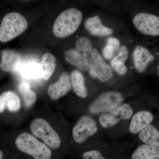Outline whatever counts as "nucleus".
Masks as SVG:
<instances>
[{
	"label": "nucleus",
	"instance_id": "f257e3e1",
	"mask_svg": "<svg viewBox=\"0 0 159 159\" xmlns=\"http://www.w3.org/2000/svg\"><path fill=\"white\" fill-rule=\"evenodd\" d=\"M82 12L76 8L65 10L57 16L53 27L56 37L63 38L74 34L78 29L81 21Z\"/></svg>",
	"mask_w": 159,
	"mask_h": 159
},
{
	"label": "nucleus",
	"instance_id": "f03ea898",
	"mask_svg": "<svg viewBox=\"0 0 159 159\" xmlns=\"http://www.w3.org/2000/svg\"><path fill=\"white\" fill-rule=\"evenodd\" d=\"M28 27V21L22 15L16 12L8 13L0 25V41H10L22 34Z\"/></svg>",
	"mask_w": 159,
	"mask_h": 159
},
{
	"label": "nucleus",
	"instance_id": "7ed1b4c3",
	"mask_svg": "<svg viewBox=\"0 0 159 159\" xmlns=\"http://www.w3.org/2000/svg\"><path fill=\"white\" fill-rule=\"evenodd\" d=\"M18 149L35 159H50L52 152L43 143L28 133H23L16 139Z\"/></svg>",
	"mask_w": 159,
	"mask_h": 159
},
{
	"label": "nucleus",
	"instance_id": "20e7f679",
	"mask_svg": "<svg viewBox=\"0 0 159 159\" xmlns=\"http://www.w3.org/2000/svg\"><path fill=\"white\" fill-rule=\"evenodd\" d=\"M30 129L34 136L42 140L50 148L57 149L60 146L61 140L59 135L45 119H34L30 124Z\"/></svg>",
	"mask_w": 159,
	"mask_h": 159
},
{
	"label": "nucleus",
	"instance_id": "39448f33",
	"mask_svg": "<svg viewBox=\"0 0 159 159\" xmlns=\"http://www.w3.org/2000/svg\"><path fill=\"white\" fill-rule=\"evenodd\" d=\"M89 73L93 79L105 82L113 76L112 69L106 62L98 50L93 48L89 57Z\"/></svg>",
	"mask_w": 159,
	"mask_h": 159
},
{
	"label": "nucleus",
	"instance_id": "423d86ee",
	"mask_svg": "<svg viewBox=\"0 0 159 159\" xmlns=\"http://www.w3.org/2000/svg\"><path fill=\"white\" fill-rule=\"evenodd\" d=\"M123 100L122 94L118 91L106 92L101 94L89 107L92 114L108 111L120 105Z\"/></svg>",
	"mask_w": 159,
	"mask_h": 159
},
{
	"label": "nucleus",
	"instance_id": "0eeeda50",
	"mask_svg": "<svg viewBox=\"0 0 159 159\" xmlns=\"http://www.w3.org/2000/svg\"><path fill=\"white\" fill-rule=\"evenodd\" d=\"M134 25L142 34L152 37L159 36V16L146 12H140L133 20Z\"/></svg>",
	"mask_w": 159,
	"mask_h": 159
},
{
	"label": "nucleus",
	"instance_id": "6e6552de",
	"mask_svg": "<svg viewBox=\"0 0 159 159\" xmlns=\"http://www.w3.org/2000/svg\"><path fill=\"white\" fill-rule=\"evenodd\" d=\"M133 113L132 108L129 104H120L102 114L99 118V123L104 128H109L116 125L120 120L129 119Z\"/></svg>",
	"mask_w": 159,
	"mask_h": 159
},
{
	"label": "nucleus",
	"instance_id": "1a4fd4ad",
	"mask_svg": "<svg viewBox=\"0 0 159 159\" xmlns=\"http://www.w3.org/2000/svg\"><path fill=\"white\" fill-rule=\"evenodd\" d=\"M98 128L93 119L88 116H84L78 120L72 131L75 142L82 144L87 139L97 132Z\"/></svg>",
	"mask_w": 159,
	"mask_h": 159
},
{
	"label": "nucleus",
	"instance_id": "9d476101",
	"mask_svg": "<svg viewBox=\"0 0 159 159\" xmlns=\"http://www.w3.org/2000/svg\"><path fill=\"white\" fill-rule=\"evenodd\" d=\"M15 73H17L21 78L25 79L23 81L26 82H28V80L43 78L40 63L33 60L24 61L23 59Z\"/></svg>",
	"mask_w": 159,
	"mask_h": 159
},
{
	"label": "nucleus",
	"instance_id": "9b49d317",
	"mask_svg": "<svg viewBox=\"0 0 159 159\" xmlns=\"http://www.w3.org/2000/svg\"><path fill=\"white\" fill-rule=\"evenodd\" d=\"M71 89L70 77L67 72H63L58 80L49 87L48 93L51 99L56 100L66 95Z\"/></svg>",
	"mask_w": 159,
	"mask_h": 159
},
{
	"label": "nucleus",
	"instance_id": "f8f14e48",
	"mask_svg": "<svg viewBox=\"0 0 159 159\" xmlns=\"http://www.w3.org/2000/svg\"><path fill=\"white\" fill-rule=\"evenodd\" d=\"M134 66L139 73H143L150 63L155 60V56L149 49L144 46L138 45L133 54Z\"/></svg>",
	"mask_w": 159,
	"mask_h": 159
},
{
	"label": "nucleus",
	"instance_id": "ddd939ff",
	"mask_svg": "<svg viewBox=\"0 0 159 159\" xmlns=\"http://www.w3.org/2000/svg\"><path fill=\"white\" fill-rule=\"evenodd\" d=\"M23 57L17 51L12 50H4L2 53L0 68L6 72L15 73Z\"/></svg>",
	"mask_w": 159,
	"mask_h": 159
},
{
	"label": "nucleus",
	"instance_id": "4468645a",
	"mask_svg": "<svg viewBox=\"0 0 159 159\" xmlns=\"http://www.w3.org/2000/svg\"><path fill=\"white\" fill-rule=\"evenodd\" d=\"M153 120V115L150 112L146 111H139L132 119L129 125V131L133 134L140 133L146 126L150 125Z\"/></svg>",
	"mask_w": 159,
	"mask_h": 159
},
{
	"label": "nucleus",
	"instance_id": "2eb2a0df",
	"mask_svg": "<svg viewBox=\"0 0 159 159\" xmlns=\"http://www.w3.org/2000/svg\"><path fill=\"white\" fill-rule=\"evenodd\" d=\"M84 26L90 33L96 36H107L113 32L112 29L103 25L98 16L88 19L84 24Z\"/></svg>",
	"mask_w": 159,
	"mask_h": 159
},
{
	"label": "nucleus",
	"instance_id": "dca6fc26",
	"mask_svg": "<svg viewBox=\"0 0 159 159\" xmlns=\"http://www.w3.org/2000/svg\"><path fill=\"white\" fill-rule=\"evenodd\" d=\"M64 57L67 62L81 70H88L89 58L80 54L76 49H69L65 51Z\"/></svg>",
	"mask_w": 159,
	"mask_h": 159
},
{
	"label": "nucleus",
	"instance_id": "f3484780",
	"mask_svg": "<svg viewBox=\"0 0 159 159\" xmlns=\"http://www.w3.org/2000/svg\"><path fill=\"white\" fill-rule=\"evenodd\" d=\"M70 78L72 87L74 93L80 98H85L87 97L88 91L82 73L78 70L73 71L71 73Z\"/></svg>",
	"mask_w": 159,
	"mask_h": 159
},
{
	"label": "nucleus",
	"instance_id": "a211bd4d",
	"mask_svg": "<svg viewBox=\"0 0 159 159\" xmlns=\"http://www.w3.org/2000/svg\"><path fill=\"white\" fill-rule=\"evenodd\" d=\"M159 158V147L152 145H142L136 148L132 155V159Z\"/></svg>",
	"mask_w": 159,
	"mask_h": 159
},
{
	"label": "nucleus",
	"instance_id": "6ab92c4d",
	"mask_svg": "<svg viewBox=\"0 0 159 159\" xmlns=\"http://www.w3.org/2000/svg\"><path fill=\"white\" fill-rule=\"evenodd\" d=\"M139 137L147 145L159 147V131L153 125L146 126L139 133Z\"/></svg>",
	"mask_w": 159,
	"mask_h": 159
},
{
	"label": "nucleus",
	"instance_id": "aec40b11",
	"mask_svg": "<svg viewBox=\"0 0 159 159\" xmlns=\"http://www.w3.org/2000/svg\"><path fill=\"white\" fill-rule=\"evenodd\" d=\"M40 65L43 79L48 80L55 70L56 65V58L51 53L47 52L43 55Z\"/></svg>",
	"mask_w": 159,
	"mask_h": 159
},
{
	"label": "nucleus",
	"instance_id": "412c9836",
	"mask_svg": "<svg viewBox=\"0 0 159 159\" xmlns=\"http://www.w3.org/2000/svg\"><path fill=\"white\" fill-rule=\"evenodd\" d=\"M18 90L25 106L27 108L31 107L36 101L37 95L31 89L29 83L24 81L21 82L19 85Z\"/></svg>",
	"mask_w": 159,
	"mask_h": 159
},
{
	"label": "nucleus",
	"instance_id": "4be33fe9",
	"mask_svg": "<svg viewBox=\"0 0 159 159\" xmlns=\"http://www.w3.org/2000/svg\"><path fill=\"white\" fill-rule=\"evenodd\" d=\"M120 48V41L117 38L111 36L107 40L106 43L102 50V55L106 59L110 60Z\"/></svg>",
	"mask_w": 159,
	"mask_h": 159
},
{
	"label": "nucleus",
	"instance_id": "5701e85b",
	"mask_svg": "<svg viewBox=\"0 0 159 159\" xmlns=\"http://www.w3.org/2000/svg\"><path fill=\"white\" fill-rule=\"evenodd\" d=\"M2 96L6 108L11 112H16L20 108V101L16 93L11 91L4 92Z\"/></svg>",
	"mask_w": 159,
	"mask_h": 159
},
{
	"label": "nucleus",
	"instance_id": "b1692460",
	"mask_svg": "<svg viewBox=\"0 0 159 159\" xmlns=\"http://www.w3.org/2000/svg\"><path fill=\"white\" fill-rule=\"evenodd\" d=\"M76 50L84 56L89 58L93 50L92 43L87 38L82 37L77 40L75 43Z\"/></svg>",
	"mask_w": 159,
	"mask_h": 159
},
{
	"label": "nucleus",
	"instance_id": "393cba45",
	"mask_svg": "<svg viewBox=\"0 0 159 159\" xmlns=\"http://www.w3.org/2000/svg\"><path fill=\"white\" fill-rule=\"evenodd\" d=\"M111 65L112 67L119 75L123 76L127 73V68L125 64L118 60L114 57L111 61Z\"/></svg>",
	"mask_w": 159,
	"mask_h": 159
},
{
	"label": "nucleus",
	"instance_id": "a878e982",
	"mask_svg": "<svg viewBox=\"0 0 159 159\" xmlns=\"http://www.w3.org/2000/svg\"><path fill=\"white\" fill-rule=\"evenodd\" d=\"M129 56V51L128 48L125 45L122 46L120 47L119 52L116 56H115V58H116L118 60L121 61L122 63H125Z\"/></svg>",
	"mask_w": 159,
	"mask_h": 159
},
{
	"label": "nucleus",
	"instance_id": "bb28decb",
	"mask_svg": "<svg viewBox=\"0 0 159 159\" xmlns=\"http://www.w3.org/2000/svg\"><path fill=\"white\" fill-rule=\"evenodd\" d=\"M84 159H106L102 154L97 150H92L86 152L83 154Z\"/></svg>",
	"mask_w": 159,
	"mask_h": 159
},
{
	"label": "nucleus",
	"instance_id": "cd10ccee",
	"mask_svg": "<svg viewBox=\"0 0 159 159\" xmlns=\"http://www.w3.org/2000/svg\"><path fill=\"white\" fill-rule=\"evenodd\" d=\"M6 108V105L2 96L0 95V113L3 112Z\"/></svg>",
	"mask_w": 159,
	"mask_h": 159
},
{
	"label": "nucleus",
	"instance_id": "c85d7f7f",
	"mask_svg": "<svg viewBox=\"0 0 159 159\" xmlns=\"http://www.w3.org/2000/svg\"><path fill=\"white\" fill-rule=\"evenodd\" d=\"M3 157V153L2 151L0 150V159H2Z\"/></svg>",
	"mask_w": 159,
	"mask_h": 159
},
{
	"label": "nucleus",
	"instance_id": "c756f323",
	"mask_svg": "<svg viewBox=\"0 0 159 159\" xmlns=\"http://www.w3.org/2000/svg\"><path fill=\"white\" fill-rule=\"evenodd\" d=\"M158 76L159 77V65L158 66Z\"/></svg>",
	"mask_w": 159,
	"mask_h": 159
},
{
	"label": "nucleus",
	"instance_id": "7c9ffc66",
	"mask_svg": "<svg viewBox=\"0 0 159 159\" xmlns=\"http://www.w3.org/2000/svg\"><path fill=\"white\" fill-rule=\"evenodd\" d=\"M25 1H30V0H25Z\"/></svg>",
	"mask_w": 159,
	"mask_h": 159
},
{
	"label": "nucleus",
	"instance_id": "2f4dec72",
	"mask_svg": "<svg viewBox=\"0 0 159 159\" xmlns=\"http://www.w3.org/2000/svg\"></svg>",
	"mask_w": 159,
	"mask_h": 159
}]
</instances>
